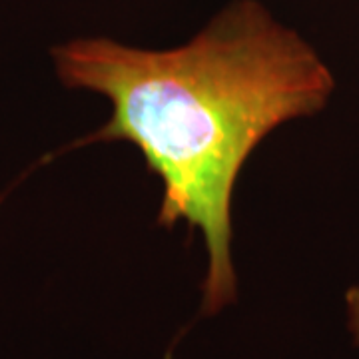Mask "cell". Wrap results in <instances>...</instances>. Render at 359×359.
Returning <instances> with one entry per match:
<instances>
[{"instance_id":"obj_2","label":"cell","mask_w":359,"mask_h":359,"mask_svg":"<svg viewBox=\"0 0 359 359\" xmlns=\"http://www.w3.org/2000/svg\"><path fill=\"white\" fill-rule=\"evenodd\" d=\"M346 309H347V325L353 335V341L359 347V285L349 287L346 294Z\"/></svg>"},{"instance_id":"obj_1","label":"cell","mask_w":359,"mask_h":359,"mask_svg":"<svg viewBox=\"0 0 359 359\" xmlns=\"http://www.w3.org/2000/svg\"><path fill=\"white\" fill-rule=\"evenodd\" d=\"M68 88L106 96L112 116L84 142L126 140L162 180L158 224L186 222L208 250L202 311L238 297L231 264V196L257 144L327 104L334 76L316 50L257 0H236L200 34L172 50L110 39L52 48Z\"/></svg>"}]
</instances>
